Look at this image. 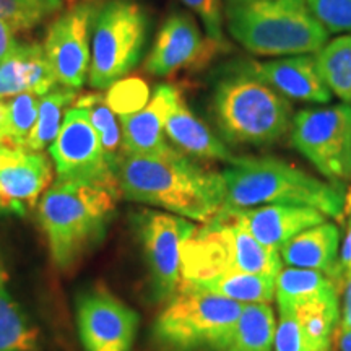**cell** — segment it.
I'll return each mask as SVG.
<instances>
[{
    "instance_id": "f35d334b",
    "label": "cell",
    "mask_w": 351,
    "mask_h": 351,
    "mask_svg": "<svg viewBox=\"0 0 351 351\" xmlns=\"http://www.w3.org/2000/svg\"><path fill=\"white\" fill-rule=\"evenodd\" d=\"M351 218V189H348V192L345 194V202H343V217Z\"/></svg>"
},
{
    "instance_id": "f1b7e54d",
    "label": "cell",
    "mask_w": 351,
    "mask_h": 351,
    "mask_svg": "<svg viewBox=\"0 0 351 351\" xmlns=\"http://www.w3.org/2000/svg\"><path fill=\"white\" fill-rule=\"evenodd\" d=\"M62 8V0H0V20L15 33L28 32Z\"/></svg>"
},
{
    "instance_id": "d6986e66",
    "label": "cell",
    "mask_w": 351,
    "mask_h": 351,
    "mask_svg": "<svg viewBox=\"0 0 351 351\" xmlns=\"http://www.w3.org/2000/svg\"><path fill=\"white\" fill-rule=\"evenodd\" d=\"M340 232L333 223L324 221L300 232L280 249V257L287 267L315 270L327 275L339 288Z\"/></svg>"
},
{
    "instance_id": "1f68e13d",
    "label": "cell",
    "mask_w": 351,
    "mask_h": 351,
    "mask_svg": "<svg viewBox=\"0 0 351 351\" xmlns=\"http://www.w3.org/2000/svg\"><path fill=\"white\" fill-rule=\"evenodd\" d=\"M307 5L327 33H351V0H307Z\"/></svg>"
},
{
    "instance_id": "e0dca14e",
    "label": "cell",
    "mask_w": 351,
    "mask_h": 351,
    "mask_svg": "<svg viewBox=\"0 0 351 351\" xmlns=\"http://www.w3.org/2000/svg\"><path fill=\"white\" fill-rule=\"evenodd\" d=\"M234 212L258 243L278 252L296 234L327 221V215L319 210L298 205H263Z\"/></svg>"
},
{
    "instance_id": "4dcf8cb0",
    "label": "cell",
    "mask_w": 351,
    "mask_h": 351,
    "mask_svg": "<svg viewBox=\"0 0 351 351\" xmlns=\"http://www.w3.org/2000/svg\"><path fill=\"white\" fill-rule=\"evenodd\" d=\"M106 103L119 116L134 114L148 103L147 83L140 78H121L109 86Z\"/></svg>"
},
{
    "instance_id": "6da1fadb",
    "label": "cell",
    "mask_w": 351,
    "mask_h": 351,
    "mask_svg": "<svg viewBox=\"0 0 351 351\" xmlns=\"http://www.w3.org/2000/svg\"><path fill=\"white\" fill-rule=\"evenodd\" d=\"M124 199L207 223L225 208L223 174L204 169L182 152L145 156L124 153L114 166Z\"/></svg>"
},
{
    "instance_id": "74e56055",
    "label": "cell",
    "mask_w": 351,
    "mask_h": 351,
    "mask_svg": "<svg viewBox=\"0 0 351 351\" xmlns=\"http://www.w3.org/2000/svg\"><path fill=\"white\" fill-rule=\"evenodd\" d=\"M7 101L0 99V145H7Z\"/></svg>"
},
{
    "instance_id": "4316f807",
    "label": "cell",
    "mask_w": 351,
    "mask_h": 351,
    "mask_svg": "<svg viewBox=\"0 0 351 351\" xmlns=\"http://www.w3.org/2000/svg\"><path fill=\"white\" fill-rule=\"evenodd\" d=\"M38 345V328L7 287H0V351H34Z\"/></svg>"
},
{
    "instance_id": "30bf717a",
    "label": "cell",
    "mask_w": 351,
    "mask_h": 351,
    "mask_svg": "<svg viewBox=\"0 0 351 351\" xmlns=\"http://www.w3.org/2000/svg\"><path fill=\"white\" fill-rule=\"evenodd\" d=\"M49 153L57 174L56 182L93 184L119 194L116 176L85 109L73 106L65 112L62 127L51 143Z\"/></svg>"
},
{
    "instance_id": "4fadbf2b",
    "label": "cell",
    "mask_w": 351,
    "mask_h": 351,
    "mask_svg": "<svg viewBox=\"0 0 351 351\" xmlns=\"http://www.w3.org/2000/svg\"><path fill=\"white\" fill-rule=\"evenodd\" d=\"M95 8L78 3L51 25L44 41V54L59 85L80 90L90 73V34Z\"/></svg>"
},
{
    "instance_id": "3957f363",
    "label": "cell",
    "mask_w": 351,
    "mask_h": 351,
    "mask_svg": "<svg viewBox=\"0 0 351 351\" xmlns=\"http://www.w3.org/2000/svg\"><path fill=\"white\" fill-rule=\"evenodd\" d=\"M116 191L93 184L56 182L39 202L38 219L59 269H70L103 239L116 213Z\"/></svg>"
},
{
    "instance_id": "ffe728a7",
    "label": "cell",
    "mask_w": 351,
    "mask_h": 351,
    "mask_svg": "<svg viewBox=\"0 0 351 351\" xmlns=\"http://www.w3.org/2000/svg\"><path fill=\"white\" fill-rule=\"evenodd\" d=\"M57 85L41 44H20L0 62V99L21 93L44 96Z\"/></svg>"
},
{
    "instance_id": "ba28073f",
    "label": "cell",
    "mask_w": 351,
    "mask_h": 351,
    "mask_svg": "<svg viewBox=\"0 0 351 351\" xmlns=\"http://www.w3.org/2000/svg\"><path fill=\"white\" fill-rule=\"evenodd\" d=\"M243 307V302L179 287L156 320V335L176 348L212 346L221 351L230 341Z\"/></svg>"
},
{
    "instance_id": "277c9868",
    "label": "cell",
    "mask_w": 351,
    "mask_h": 351,
    "mask_svg": "<svg viewBox=\"0 0 351 351\" xmlns=\"http://www.w3.org/2000/svg\"><path fill=\"white\" fill-rule=\"evenodd\" d=\"M231 38L257 56H302L319 52L328 33L307 0H226Z\"/></svg>"
},
{
    "instance_id": "7402d4cb",
    "label": "cell",
    "mask_w": 351,
    "mask_h": 351,
    "mask_svg": "<svg viewBox=\"0 0 351 351\" xmlns=\"http://www.w3.org/2000/svg\"><path fill=\"white\" fill-rule=\"evenodd\" d=\"M275 330V314L269 302L244 304L230 341L221 351H271Z\"/></svg>"
},
{
    "instance_id": "60d3db41",
    "label": "cell",
    "mask_w": 351,
    "mask_h": 351,
    "mask_svg": "<svg viewBox=\"0 0 351 351\" xmlns=\"http://www.w3.org/2000/svg\"><path fill=\"white\" fill-rule=\"evenodd\" d=\"M7 145H0V168H2L3 165V160H5V155H7Z\"/></svg>"
},
{
    "instance_id": "484cf974",
    "label": "cell",
    "mask_w": 351,
    "mask_h": 351,
    "mask_svg": "<svg viewBox=\"0 0 351 351\" xmlns=\"http://www.w3.org/2000/svg\"><path fill=\"white\" fill-rule=\"evenodd\" d=\"M328 90L343 103H351V33L335 38L315 54Z\"/></svg>"
},
{
    "instance_id": "44dd1931",
    "label": "cell",
    "mask_w": 351,
    "mask_h": 351,
    "mask_svg": "<svg viewBox=\"0 0 351 351\" xmlns=\"http://www.w3.org/2000/svg\"><path fill=\"white\" fill-rule=\"evenodd\" d=\"M165 134L187 156L225 163H230L234 156L226 145L208 129V125L191 111L182 95L178 96L166 117Z\"/></svg>"
},
{
    "instance_id": "836d02e7",
    "label": "cell",
    "mask_w": 351,
    "mask_h": 351,
    "mask_svg": "<svg viewBox=\"0 0 351 351\" xmlns=\"http://www.w3.org/2000/svg\"><path fill=\"white\" fill-rule=\"evenodd\" d=\"M343 293V302L340 307V326L339 328L351 330V269H348L341 276L339 291Z\"/></svg>"
},
{
    "instance_id": "9a60e30c",
    "label": "cell",
    "mask_w": 351,
    "mask_h": 351,
    "mask_svg": "<svg viewBox=\"0 0 351 351\" xmlns=\"http://www.w3.org/2000/svg\"><path fill=\"white\" fill-rule=\"evenodd\" d=\"M52 179L49 158L43 152L8 147L0 168V213L26 215Z\"/></svg>"
},
{
    "instance_id": "7c38bea8",
    "label": "cell",
    "mask_w": 351,
    "mask_h": 351,
    "mask_svg": "<svg viewBox=\"0 0 351 351\" xmlns=\"http://www.w3.org/2000/svg\"><path fill=\"white\" fill-rule=\"evenodd\" d=\"M77 324L85 351H130L138 315L106 289H91L77 301Z\"/></svg>"
},
{
    "instance_id": "8d00e7d4",
    "label": "cell",
    "mask_w": 351,
    "mask_h": 351,
    "mask_svg": "<svg viewBox=\"0 0 351 351\" xmlns=\"http://www.w3.org/2000/svg\"><path fill=\"white\" fill-rule=\"evenodd\" d=\"M335 339H337V345H339L340 351H351V330L337 328Z\"/></svg>"
},
{
    "instance_id": "7a4b0ae2",
    "label": "cell",
    "mask_w": 351,
    "mask_h": 351,
    "mask_svg": "<svg viewBox=\"0 0 351 351\" xmlns=\"http://www.w3.org/2000/svg\"><path fill=\"white\" fill-rule=\"evenodd\" d=\"M225 208L245 210L263 205H298L343 219L345 195L337 182H324L278 158L232 156L223 171Z\"/></svg>"
},
{
    "instance_id": "52a82bcc",
    "label": "cell",
    "mask_w": 351,
    "mask_h": 351,
    "mask_svg": "<svg viewBox=\"0 0 351 351\" xmlns=\"http://www.w3.org/2000/svg\"><path fill=\"white\" fill-rule=\"evenodd\" d=\"M88 83L106 90L140 62L148 34V19L134 0H108L91 16Z\"/></svg>"
},
{
    "instance_id": "8992f818",
    "label": "cell",
    "mask_w": 351,
    "mask_h": 351,
    "mask_svg": "<svg viewBox=\"0 0 351 351\" xmlns=\"http://www.w3.org/2000/svg\"><path fill=\"white\" fill-rule=\"evenodd\" d=\"M282 269L280 252L258 243L234 210L223 208L204 226L195 228L182 245L181 283L199 285L230 271L276 278Z\"/></svg>"
},
{
    "instance_id": "cb8c5ba5",
    "label": "cell",
    "mask_w": 351,
    "mask_h": 351,
    "mask_svg": "<svg viewBox=\"0 0 351 351\" xmlns=\"http://www.w3.org/2000/svg\"><path fill=\"white\" fill-rule=\"evenodd\" d=\"M78 90L57 85L49 93L39 99L38 117L34 127L26 140L25 148L32 152H43L47 145L54 142L60 127H62L64 111L77 101Z\"/></svg>"
},
{
    "instance_id": "ab89813d",
    "label": "cell",
    "mask_w": 351,
    "mask_h": 351,
    "mask_svg": "<svg viewBox=\"0 0 351 351\" xmlns=\"http://www.w3.org/2000/svg\"><path fill=\"white\" fill-rule=\"evenodd\" d=\"M7 280H8L7 270H5V267H3L2 261H0V287H3V285L7 283Z\"/></svg>"
},
{
    "instance_id": "d590c367",
    "label": "cell",
    "mask_w": 351,
    "mask_h": 351,
    "mask_svg": "<svg viewBox=\"0 0 351 351\" xmlns=\"http://www.w3.org/2000/svg\"><path fill=\"white\" fill-rule=\"evenodd\" d=\"M348 269H351V218H348V225H346V236L343 239V244L340 247V256H339V274H340V282L341 276ZM340 287V283H339Z\"/></svg>"
},
{
    "instance_id": "83f0119b",
    "label": "cell",
    "mask_w": 351,
    "mask_h": 351,
    "mask_svg": "<svg viewBox=\"0 0 351 351\" xmlns=\"http://www.w3.org/2000/svg\"><path fill=\"white\" fill-rule=\"evenodd\" d=\"M75 108H82L86 111L88 119L98 134L101 147H103L108 163L114 173V166L125 153L124 142H122V129L114 116L116 112L109 108L106 98L101 93H88L83 95L82 98H77Z\"/></svg>"
},
{
    "instance_id": "5b68a950",
    "label": "cell",
    "mask_w": 351,
    "mask_h": 351,
    "mask_svg": "<svg viewBox=\"0 0 351 351\" xmlns=\"http://www.w3.org/2000/svg\"><path fill=\"white\" fill-rule=\"evenodd\" d=\"M212 106L219 132L231 143L263 147L291 129L293 109L288 98L263 80L252 64L218 78Z\"/></svg>"
},
{
    "instance_id": "603a6c76",
    "label": "cell",
    "mask_w": 351,
    "mask_h": 351,
    "mask_svg": "<svg viewBox=\"0 0 351 351\" xmlns=\"http://www.w3.org/2000/svg\"><path fill=\"white\" fill-rule=\"evenodd\" d=\"M179 287L212 293L243 304H252V302L270 304L275 298V276L244 274V271H230L208 282L199 285L181 283Z\"/></svg>"
},
{
    "instance_id": "d6a6232c",
    "label": "cell",
    "mask_w": 351,
    "mask_h": 351,
    "mask_svg": "<svg viewBox=\"0 0 351 351\" xmlns=\"http://www.w3.org/2000/svg\"><path fill=\"white\" fill-rule=\"evenodd\" d=\"M187 8H191L205 26L208 38L223 43V12L221 0H181Z\"/></svg>"
},
{
    "instance_id": "8fae6325",
    "label": "cell",
    "mask_w": 351,
    "mask_h": 351,
    "mask_svg": "<svg viewBox=\"0 0 351 351\" xmlns=\"http://www.w3.org/2000/svg\"><path fill=\"white\" fill-rule=\"evenodd\" d=\"M147 256L156 296L173 298L178 293L181 276L182 245L195 231L191 219L174 213L147 210L135 218Z\"/></svg>"
},
{
    "instance_id": "2e32d148",
    "label": "cell",
    "mask_w": 351,
    "mask_h": 351,
    "mask_svg": "<svg viewBox=\"0 0 351 351\" xmlns=\"http://www.w3.org/2000/svg\"><path fill=\"white\" fill-rule=\"evenodd\" d=\"M179 95L181 91L174 85L161 83L153 90L152 98L140 111L119 116L125 153L161 156L178 150L166 142L165 122Z\"/></svg>"
},
{
    "instance_id": "f546056e",
    "label": "cell",
    "mask_w": 351,
    "mask_h": 351,
    "mask_svg": "<svg viewBox=\"0 0 351 351\" xmlns=\"http://www.w3.org/2000/svg\"><path fill=\"white\" fill-rule=\"evenodd\" d=\"M39 99L36 93H21L7 101V147L25 148L36 122Z\"/></svg>"
},
{
    "instance_id": "e575fe53",
    "label": "cell",
    "mask_w": 351,
    "mask_h": 351,
    "mask_svg": "<svg viewBox=\"0 0 351 351\" xmlns=\"http://www.w3.org/2000/svg\"><path fill=\"white\" fill-rule=\"evenodd\" d=\"M20 43L15 39V32L0 20V62L12 54Z\"/></svg>"
},
{
    "instance_id": "9c48e42d",
    "label": "cell",
    "mask_w": 351,
    "mask_h": 351,
    "mask_svg": "<svg viewBox=\"0 0 351 351\" xmlns=\"http://www.w3.org/2000/svg\"><path fill=\"white\" fill-rule=\"evenodd\" d=\"M291 143L332 182L351 179V104L302 109L293 116Z\"/></svg>"
},
{
    "instance_id": "ac0fdd59",
    "label": "cell",
    "mask_w": 351,
    "mask_h": 351,
    "mask_svg": "<svg viewBox=\"0 0 351 351\" xmlns=\"http://www.w3.org/2000/svg\"><path fill=\"white\" fill-rule=\"evenodd\" d=\"M252 67L285 98L306 103H328L332 99V91L320 75L315 56H289L252 62Z\"/></svg>"
},
{
    "instance_id": "d4e9b609",
    "label": "cell",
    "mask_w": 351,
    "mask_h": 351,
    "mask_svg": "<svg viewBox=\"0 0 351 351\" xmlns=\"http://www.w3.org/2000/svg\"><path fill=\"white\" fill-rule=\"evenodd\" d=\"M335 291H339L337 285L315 270L287 267L275 278V300L278 306H295Z\"/></svg>"
},
{
    "instance_id": "5bb4252c",
    "label": "cell",
    "mask_w": 351,
    "mask_h": 351,
    "mask_svg": "<svg viewBox=\"0 0 351 351\" xmlns=\"http://www.w3.org/2000/svg\"><path fill=\"white\" fill-rule=\"evenodd\" d=\"M219 46L202 34L191 15L173 13L161 26L145 69L155 77H169L182 69L207 62Z\"/></svg>"
}]
</instances>
